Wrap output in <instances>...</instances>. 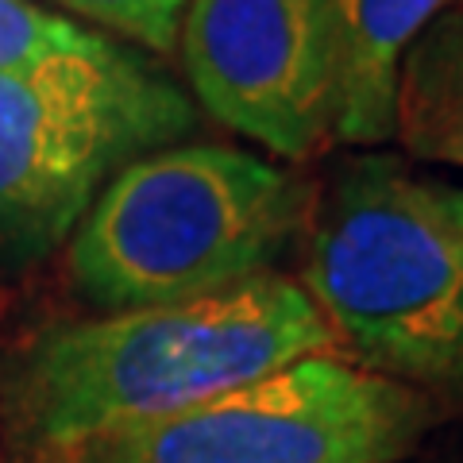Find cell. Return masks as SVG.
Masks as SVG:
<instances>
[{"label": "cell", "mask_w": 463, "mask_h": 463, "mask_svg": "<svg viewBox=\"0 0 463 463\" xmlns=\"http://www.w3.org/2000/svg\"><path fill=\"white\" fill-rule=\"evenodd\" d=\"M306 355H340L289 274L178 306L54 325L0 367V463H39Z\"/></svg>", "instance_id": "obj_1"}, {"label": "cell", "mask_w": 463, "mask_h": 463, "mask_svg": "<svg viewBox=\"0 0 463 463\" xmlns=\"http://www.w3.org/2000/svg\"><path fill=\"white\" fill-rule=\"evenodd\" d=\"M313 182L224 143H170L128 163L70 240L100 313L178 306L274 274L306 236Z\"/></svg>", "instance_id": "obj_2"}, {"label": "cell", "mask_w": 463, "mask_h": 463, "mask_svg": "<svg viewBox=\"0 0 463 463\" xmlns=\"http://www.w3.org/2000/svg\"><path fill=\"white\" fill-rule=\"evenodd\" d=\"M298 282L340 355L421 390L463 386V236L425 178L355 155L313 194Z\"/></svg>", "instance_id": "obj_3"}, {"label": "cell", "mask_w": 463, "mask_h": 463, "mask_svg": "<svg viewBox=\"0 0 463 463\" xmlns=\"http://www.w3.org/2000/svg\"><path fill=\"white\" fill-rule=\"evenodd\" d=\"M194 124L185 90L128 47L0 70V243L47 251L74 236L116 174Z\"/></svg>", "instance_id": "obj_4"}, {"label": "cell", "mask_w": 463, "mask_h": 463, "mask_svg": "<svg viewBox=\"0 0 463 463\" xmlns=\"http://www.w3.org/2000/svg\"><path fill=\"white\" fill-rule=\"evenodd\" d=\"M440 417L432 390L306 355L39 463H410Z\"/></svg>", "instance_id": "obj_5"}, {"label": "cell", "mask_w": 463, "mask_h": 463, "mask_svg": "<svg viewBox=\"0 0 463 463\" xmlns=\"http://www.w3.org/2000/svg\"><path fill=\"white\" fill-rule=\"evenodd\" d=\"M178 54L197 105L267 155L306 163L332 139L336 0H190Z\"/></svg>", "instance_id": "obj_6"}, {"label": "cell", "mask_w": 463, "mask_h": 463, "mask_svg": "<svg viewBox=\"0 0 463 463\" xmlns=\"http://www.w3.org/2000/svg\"><path fill=\"white\" fill-rule=\"evenodd\" d=\"M463 0H336L340 81L332 139L379 147L394 139V85L410 43Z\"/></svg>", "instance_id": "obj_7"}, {"label": "cell", "mask_w": 463, "mask_h": 463, "mask_svg": "<svg viewBox=\"0 0 463 463\" xmlns=\"http://www.w3.org/2000/svg\"><path fill=\"white\" fill-rule=\"evenodd\" d=\"M394 139L421 163L463 166V5L440 12L402 54Z\"/></svg>", "instance_id": "obj_8"}, {"label": "cell", "mask_w": 463, "mask_h": 463, "mask_svg": "<svg viewBox=\"0 0 463 463\" xmlns=\"http://www.w3.org/2000/svg\"><path fill=\"white\" fill-rule=\"evenodd\" d=\"M120 47L124 43L39 0H0V70H27L54 58H105Z\"/></svg>", "instance_id": "obj_9"}, {"label": "cell", "mask_w": 463, "mask_h": 463, "mask_svg": "<svg viewBox=\"0 0 463 463\" xmlns=\"http://www.w3.org/2000/svg\"><path fill=\"white\" fill-rule=\"evenodd\" d=\"M51 5L116 43H136L151 54H170L178 51V32L190 0H51Z\"/></svg>", "instance_id": "obj_10"}, {"label": "cell", "mask_w": 463, "mask_h": 463, "mask_svg": "<svg viewBox=\"0 0 463 463\" xmlns=\"http://www.w3.org/2000/svg\"><path fill=\"white\" fill-rule=\"evenodd\" d=\"M425 182H429V194H432V201H437V209L463 236V185H448V182H437V178H425Z\"/></svg>", "instance_id": "obj_11"}, {"label": "cell", "mask_w": 463, "mask_h": 463, "mask_svg": "<svg viewBox=\"0 0 463 463\" xmlns=\"http://www.w3.org/2000/svg\"><path fill=\"white\" fill-rule=\"evenodd\" d=\"M8 313H12V289H8L5 282H0V328H5Z\"/></svg>", "instance_id": "obj_12"}]
</instances>
